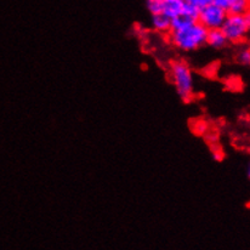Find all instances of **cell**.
I'll use <instances>...</instances> for the list:
<instances>
[{
  "label": "cell",
  "instance_id": "1",
  "mask_svg": "<svg viewBox=\"0 0 250 250\" xmlns=\"http://www.w3.org/2000/svg\"><path fill=\"white\" fill-rule=\"evenodd\" d=\"M207 32L208 29L197 21L186 28L170 31L167 36L176 49L185 52H193L206 45Z\"/></svg>",
  "mask_w": 250,
  "mask_h": 250
},
{
  "label": "cell",
  "instance_id": "2",
  "mask_svg": "<svg viewBox=\"0 0 250 250\" xmlns=\"http://www.w3.org/2000/svg\"><path fill=\"white\" fill-rule=\"evenodd\" d=\"M170 78L176 87V92L184 102H191L194 97L193 73L185 61H174L170 64Z\"/></svg>",
  "mask_w": 250,
  "mask_h": 250
},
{
  "label": "cell",
  "instance_id": "3",
  "mask_svg": "<svg viewBox=\"0 0 250 250\" xmlns=\"http://www.w3.org/2000/svg\"><path fill=\"white\" fill-rule=\"evenodd\" d=\"M220 29L224 32L229 44H246L250 31V12L248 11L243 15L227 14Z\"/></svg>",
  "mask_w": 250,
  "mask_h": 250
},
{
  "label": "cell",
  "instance_id": "4",
  "mask_svg": "<svg viewBox=\"0 0 250 250\" xmlns=\"http://www.w3.org/2000/svg\"><path fill=\"white\" fill-rule=\"evenodd\" d=\"M226 16V10L221 9V7L216 6V5L211 2V4L207 5V6L202 7L199 10L198 22L201 24H203L207 29L221 28Z\"/></svg>",
  "mask_w": 250,
  "mask_h": 250
},
{
  "label": "cell",
  "instance_id": "5",
  "mask_svg": "<svg viewBox=\"0 0 250 250\" xmlns=\"http://www.w3.org/2000/svg\"><path fill=\"white\" fill-rule=\"evenodd\" d=\"M206 45H208L211 49L222 50L229 45V42H227V38L225 37L224 32L220 28L208 29V32H207Z\"/></svg>",
  "mask_w": 250,
  "mask_h": 250
},
{
  "label": "cell",
  "instance_id": "6",
  "mask_svg": "<svg viewBox=\"0 0 250 250\" xmlns=\"http://www.w3.org/2000/svg\"><path fill=\"white\" fill-rule=\"evenodd\" d=\"M185 0H162L161 14L166 15L170 20L181 15Z\"/></svg>",
  "mask_w": 250,
  "mask_h": 250
},
{
  "label": "cell",
  "instance_id": "7",
  "mask_svg": "<svg viewBox=\"0 0 250 250\" xmlns=\"http://www.w3.org/2000/svg\"><path fill=\"white\" fill-rule=\"evenodd\" d=\"M152 28L158 33L167 36L171 31V20L163 14L152 15Z\"/></svg>",
  "mask_w": 250,
  "mask_h": 250
},
{
  "label": "cell",
  "instance_id": "8",
  "mask_svg": "<svg viewBox=\"0 0 250 250\" xmlns=\"http://www.w3.org/2000/svg\"><path fill=\"white\" fill-rule=\"evenodd\" d=\"M194 20L189 19V17L185 16V15H179V16H176L175 19L171 20V31H177V29H182V28H186V27L191 26V24H193Z\"/></svg>",
  "mask_w": 250,
  "mask_h": 250
},
{
  "label": "cell",
  "instance_id": "9",
  "mask_svg": "<svg viewBox=\"0 0 250 250\" xmlns=\"http://www.w3.org/2000/svg\"><path fill=\"white\" fill-rule=\"evenodd\" d=\"M182 15H185V16L189 17V19L194 20V21H198V15H199V9L196 6V5H193L192 2L189 1H186L185 0L184 1V6H182Z\"/></svg>",
  "mask_w": 250,
  "mask_h": 250
},
{
  "label": "cell",
  "instance_id": "10",
  "mask_svg": "<svg viewBox=\"0 0 250 250\" xmlns=\"http://www.w3.org/2000/svg\"><path fill=\"white\" fill-rule=\"evenodd\" d=\"M236 62L241 66L248 67L250 64V49L248 46L242 47L241 50H238L236 54V57H234Z\"/></svg>",
  "mask_w": 250,
  "mask_h": 250
},
{
  "label": "cell",
  "instance_id": "11",
  "mask_svg": "<svg viewBox=\"0 0 250 250\" xmlns=\"http://www.w3.org/2000/svg\"><path fill=\"white\" fill-rule=\"evenodd\" d=\"M208 126L209 125L206 121L198 119V121H196L193 124L191 125V129L196 135H206V132L209 130Z\"/></svg>",
  "mask_w": 250,
  "mask_h": 250
},
{
  "label": "cell",
  "instance_id": "12",
  "mask_svg": "<svg viewBox=\"0 0 250 250\" xmlns=\"http://www.w3.org/2000/svg\"><path fill=\"white\" fill-rule=\"evenodd\" d=\"M147 9L151 12V15L161 14L162 0H147Z\"/></svg>",
  "mask_w": 250,
  "mask_h": 250
},
{
  "label": "cell",
  "instance_id": "13",
  "mask_svg": "<svg viewBox=\"0 0 250 250\" xmlns=\"http://www.w3.org/2000/svg\"><path fill=\"white\" fill-rule=\"evenodd\" d=\"M211 152H212V156H214V158L216 159V161H222V159H224L225 154H224V151H222V148L220 145L212 144Z\"/></svg>",
  "mask_w": 250,
  "mask_h": 250
},
{
  "label": "cell",
  "instance_id": "14",
  "mask_svg": "<svg viewBox=\"0 0 250 250\" xmlns=\"http://www.w3.org/2000/svg\"><path fill=\"white\" fill-rule=\"evenodd\" d=\"M234 1H237V0H212V4H215L216 5V6H219V7H221V9H224V10H229V5L232 4V2H234Z\"/></svg>",
  "mask_w": 250,
  "mask_h": 250
},
{
  "label": "cell",
  "instance_id": "15",
  "mask_svg": "<svg viewBox=\"0 0 250 250\" xmlns=\"http://www.w3.org/2000/svg\"><path fill=\"white\" fill-rule=\"evenodd\" d=\"M186 1L192 2V4L196 5V6L198 7L199 10H201L202 7H204V6H207V5L211 4L212 0H186Z\"/></svg>",
  "mask_w": 250,
  "mask_h": 250
},
{
  "label": "cell",
  "instance_id": "16",
  "mask_svg": "<svg viewBox=\"0 0 250 250\" xmlns=\"http://www.w3.org/2000/svg\"><path fill=\"white\" fill-rule=\"evenodd\" d=\"M136 33H137V37H139V38H142V37H146L147 36V33H148V32H147V29L146 28H144V27L142 26H136Z\"/></svg>",
  "mask_w": 250,
  "mask_h": 250
}]
</instances>
